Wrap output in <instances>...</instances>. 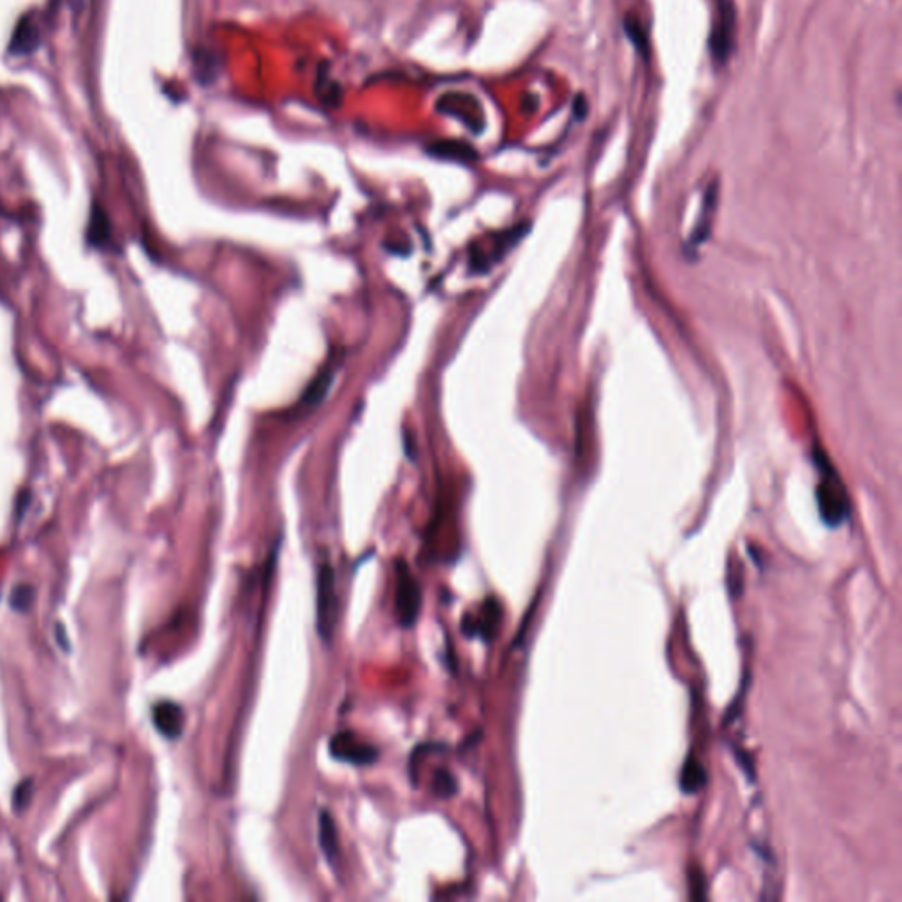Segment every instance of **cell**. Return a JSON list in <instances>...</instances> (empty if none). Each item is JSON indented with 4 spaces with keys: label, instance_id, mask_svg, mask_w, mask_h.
<instances>
[{
    "label": "cell",
    "instance_id": "obj_1",
    "mask_svg": "<svg viewBox=\"0 0 902 902\" xmlns=\"http://www.w3.org/2000/svg\"><path fill=\"white\" fill-rule=\"evenodd\" d=\"M818 510L823 522L830 527L843 524L849 515V501L844 491L843 481L836 474L834 467H821V481L816 491Z\"/></svg>",
    "mask_w": 902,
    "mask_h": 902
},
{
    "label": "cell",
    "instance_id": "obj_2",
    "mask_svg": "<svg viewBox=\"0 0 902 902\" xmlns=\"http://www.w3.org/2000/svg\"><path fill=\"white\" fill-rule=\"evenodd\" d=\"M716 15L712 30L709 35V52L712 62L721 67L725 65L735 48V29H737V11L733 0H714Z\"/></svg>",
    "mask_w": 902,
    "mask_h": 902
},
{
    "label": "cell",
    "instance_id": "obj_3",
    "mask_svg": "<svg viewBox=\"0 0 902 902\" xmlns=\"http://www.w3.org/2000/svg\"><path fill=\"white\" fill-rule=\"evenodd\" d=\"M318 594H316V628L321 640L332 643L337 613H339V600L335 590V571L330 564H321L318 571Z\"/></svg>",
    "mask_w": 902,
    "mask_h": 902
},
{
    "label": "cell",
    "instance_id": "obj_4",
    "mask_svg": "<svg viewBox=\"0 0 902 902\" xmlns=\"http://www.w3.org/2000/svg\"><path fill=\"white\" fill-rule=\"evenodd\" d=\"M397 613L404 628H412L421 610V587L406 562H397Z\"/></svg>",
    "mask_w": 902,
    "mask_h": 902
},
{
    "label": "cell",
    "instance_id": "obj_5",
    "mask_svg": "<svg viewBox=\"0 0 902 902\" xmlns=\"http://www.w3.org/2000/svg\"><path fill=\"white\" fill-rule=\"evenodd\" d=\"M330 755L339 761L365 767V765H372L378 761L379 749L374 744H371L365 738H362L360 735H356L354 731L346 729V731H339L332 737Z\"/></svg>",
    "mask_w": 902,
    "mask_h": 902
},
{
    "label": "cell",
    "instance_id": "obj_6",
    "mask_svg": "<svg viewBox=\"0 0 902 902\" xmlns=\"http://www.w3.org/2000/svg\"><path fill=\"white\" fill-rule=\"evenodd\" d=\"M527 233V224H520L517 228H511L508 232L497 233L491 238V249H485L483 245H474L471 247V266L472 272L483 273L492 268V264L501 262L508 251H511L519 240Z\"/></svg>",
    "mask_w": 902,
    "mask_h": 902
},
{
    "label": "cell",
    "instance_id": "obj_7",
    "mask_svg": "<svg viewBox=\"0 0 902 902\" xmlns=\"http://www.w3.org/2000/svg\"><path fill=\"white\" fill-rule=\"evenodd\" d=\"M437 108L450 117L457 118L467 125V129L474 133H481L485 125V115L476 101V97H471L467 94H448L439 99Z\"/></svg>",
    "mask_w": 902,
    "mask_h": 902
},
{
    "label": "cell",
    "instance_id": "obj_8",
    "mask_svg": "<svg viewBox=\"0 0 902 902\" xmlns=\"http://www.w3.org/2000/svg\"><path fill=\"white\" fill-rule=\"evenodd\" d=\"M85 236H87L88 247H92V249L115 251L114 224H112L106 210L99 203H94L90 208Z\"/></svg>",
    "mask_w": 902,
    "mask_h": 902
},
{
    "label": "cell",
    "instance_id": "obj_9",
    "mask_svg": "<svg viewBox=\"0 0 902 902\" xmlns=\"http://www.w3.org/2000/svg\"><path fill=\"white\" fill-rule=\"evenodd\" d=\"M152 718L157 731L170 740L178 738L185 727V712L175 701H159L152 710Z\"/></svg>",
    "mask_w": 902,
    "mask_h": 902
},
{
    "label": "cell",
    "instance_id": "obj_10",
    "mask_svg": "<svg viewBox=\"0 0 902 902\" xmlns=\"http://www.w3.org/2000/svg\"><path fill=\"white\" fill-rule=\"evenodd\" d=\"M427 152L441 161H451L461 164H469L478 159V152L474 150V146L469 145L462 140H437L427 146Z\"/></svg>",
    "mask_w": 902,
    "mask_h": 902
},
{
    "label": "cell",
    "instance_id": "obj_11",
    "mask_svg": "<svg viewBox=\"0 0 902 902\" xmlns=\"http://www.w3.org/2000/svg\"><path fill=\"white\" fill-rule=\"evenodd\" d=\"M499 620H501V607L497 603L495 598H491L487 603H485V609H483V615L480 620H469V619H464L462 622V631L466 633L467 637H481V639H492L499 628Z\"/></svg>",
    "mask_w": 902,
    "mask_h": 902
},
{
    "label": "cell",
    "instance_id": "obj_12",
    "mask_svg": "<svg viewBox=\"0 0 902 902\" xmlns=\"http://www.w3.org/2000/svg\"><path fill=\"white\" fill-rule=\"evenodd\" d=\"M39 30L30 22L29 18L22 20L15 29L11 39V54L15 55H30L39 48Z\"/></svg>",
    "mask_w": 902,
    "mask_h": 902
},
{
    "label": "cell",
    "instance_id": "obj_13",
    "mask_svg": "<svg viewBox=\"0 0 902 902\" xmlns=\"http://www.w3.org/2000/svg\"><path fill=\"white\" fill-rule=\"evenodd\" d=\"M320 846L326 860L333 864L339 857V832L333 816L326 809L320 813Z\"/></svg>",
    "mask_w": 902,
    "mask_h": 902
},
{
    "label": "cell",
    "instance_id": "obj_14",
    "mask_svg": "<svg viewBox=\"0 0 902 902\" xmlns=\"http://www.w3.org/2000/svg\"><path fill=\"white\" fill-rule=\"evenodd\" d=\"M707 783V772L695 757L686 759L680 772V788L684 793H697Z\"/></svg>",
    "mask_w": 902,
    "mask_h": 902
},
{
    "label": "cell",
    "instance_id": "obj_15",
    "mask_svg": "<svg viewBox=\"0 0 902 902\" xmlns=\"http://www.w3.org/2000/svg\"><path fill=\"white\" fill-rule=\"evenodd\" d=\"M716 200H718V185L716 182L710 183V187L707 189L705 193V203H703V212L699 215V226L693 233V245L697 247L699 245L707 236H709V232H710V223H712V213H714V208H716Z\"/></svg>",
    "mask_w": 902,
    "mask_h": 902
},
{
    "label": "cell",
    "instance_id": "obj_16",
    "mask_svg": "<svg viewBox=\"0 0 902 902\" xmlns=\"http://www.w3.org/2000/svg\"><path fill=\"white\" fill-rule=\"evenodd\" d=\"M622 27H624V32L626 35L629 37V41L633 43V46L639 50L643 59H647L649 55V35H647V30L643 29L640 20L633 15H626L624 16V22H622Z\"/></svg>",
    "mask_w": 902,
    "mask_h": 902
},
{
    "label": "cell",
    "instance_id": "obj_17",
    "mask_svg": "<svg viewBox=\"0 0 902 902\" xmlns=\"http://www.w3.org/2000/svg\"><path fill=\"white\" fill-rule=\"evenodd\" d=\"M432 793L441 800H448L459 793V783L455 776L446 768H437L432 776Z\"/></svg>",
    "mask_w": 902,
    "mask_h": 902
},
{
    "label": "cell",
    "instance_id": "obj_18",
    "mask_svg": "<svg viewBox=\"0 0 902 902\" xmlns=\"http://www.w3.org/2000/svg\"><path fill=\"white\" fill-rule=\"evenodd\" d=\"M333 382V371L324 369L314 378V381L307 386V392L303 395L305 404H320L321 399L328 393L330 386Z\"/></svg>",
    "mask_w": 902,
    "mask_h": 902
},
{
    "label": "cell",
    "instance_id": "obj_19",
    "mask_svg": "<svg viewBox=\"0 0 902 902\" xmlns=\"http://www.w3.org/2000/svg\"><path fill=\"white\" fill-rule=\"evenodd\" d=\"M324 88H326V92H322V94H321V101H322L324 104H328V106H335V104H339V103H341V88L337 87V84H335V82H332V80H328V78H320V82H318V92L324 90Z\"/></svg>",
    "mask_w": 902,
    "mask_h": 902
},
{
    "label": "cell",
    "instance_id": "obj_20",
    "mask_svg": "<svg viewBox=\"0 0 902 902\" xmlns=\"http://www.w3.org/2000/svg\"><path fill=\"white\" fill-rule=\"evenodd\" d=\"M30 596H32V590L30 587H24V592L20 590V587L13 592V609H27L30 605Z\"/></svg>",
    "mask_w": 902,
    "mask_h": 902
},
{
    "label": "cell",
    "instance_id": "obj_21",
    "mask_svg": "<svg viewBox=\"0 0 902 902\" xmlns=\"http://www.w3.org/2000/svg\"><path fill=\"white\" fill-rule=\"evenodd\" d=\"M573 114H575V117L579 118V120H583V118L587 117V114H589V103L585 101L583 95H577L575 97V101H573Z\"/></svg>",
    "mask_w": 902,
    "mask_h": 902
}]
</instances>
